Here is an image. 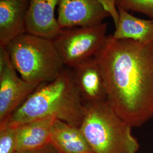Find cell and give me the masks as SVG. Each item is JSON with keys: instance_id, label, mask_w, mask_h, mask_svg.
Listing matches in <instances>:
<instances>
[{"instance_id": "6da1fadb", "label": "cell", "mask_w": 153, "mask_h": 153, "mask_svg": "<svg viewBox=\"0 0 153 153\" xmlns=\"http://www.w3.org/2000/svg\"><path fill=\"white\" fill-rule=\"evenodd\" d=\"M94 57L116 112L132 128L153 119V42L109 35Z\"/></svg>"}, {"instance_id": "7c38bea8", "label": "cell", "mask_w": 153, "mask_h": 153, "mask_svg": "<svg viewBox=\"0 0 153 153\" xmlns=\"http://www.w3.org/2000/svg\"><path fill=\"white\" fill-rule=\"evenodd\" d=\"M56 119L55 117H47L16 127V152L33 150L50 144L51 130Z\"/></svg>"}, {"instance_id": "5b68a950", "label": "cell", "mask_w": 153, "mask_h": 153, "mask_svg": "<svg viewBox=\"0 0 153 153\" xmlns=\"http://www.w3.org/2000/svg\"><path fill=\"white\" fill-rule=\"evenodd\" d=\"M108 24L63 28L53 40L66 67L72 68L83 61L94 57L107 38Z\"/></svg>"}, {"instance_id": "5bb4252c", "label": "cell", "mask_w": 153, "mask_h": 153, "mask_svg": "<svg viewBox=\"0 0 153 153\" xmlns=\"http://www.w3.org/2000/svg\"><path fill=\"white\" fill-rule=\"evenodd\" d=\"M118 7L141 13L153 19V0H116Z\"/></svg>"}, {"instance_id": "e0dca14e", "label": "cell", "mask_w": 153, "mask_h": 153, "mask_svg": "<svg viewBox=\"0 0 153 153\" xmlns=\"http://www.w3.org/2000/svg\"><path fill=\"white\" fill-rule=\"evenodd\" d=\"M15 153H59L54 147L51 145L48 144L43 148L28 151H19Z\"/></svg>"}, {"instance_id": "30bf717a", "label": "cell", "mask_w": 153, "mask_h": 153, "mask_svg": "<svg viewBox=\"0 0 153 153\" xmlns=\"http://www.w3.org/2000/svg\"><path fill=\"white\" fill-rule=\"evenodd\" d=\"M30 0H0V46L27 33L26 19Z\"/></svg>"}, {"instance_id": "277c9868", "label": "cell", "mask_w": 153, "mask_h": 153, "mask_svg": "<svg viewBox=\"0 0 153 153\" xmlns=\"http://www.w3.org/2000/svg\"><path fill=\"white\" fill-rule=\"evenodd\" d=\"M5 47L12 65L26 81L38 85L51 82L66 68L53 40L26 33Z\"/></svg>"}, {"instance_id": "9c48e42d", "label": "cell", "mask_w": 153, "mask_h": 153, "mask_svg": "<svg viewBox=\"0 0 153 153\" xmlns=\"http://www.w3.org/2000/svg\"><path fill=\"white\" fill-rule=\"evenodd\" d=\"M59 1L30 0L26 19L27 33L54 40L62 30L55 16Z\"/></svg>"}, {"instance_id": "9a60e30c", "label": "cell", "mask_w": 153, "mask_h": 153, "mask_svg": "<svg viewBox=\"0 0 153 153\" xmlns=\"http://www.w3.org/2000/svg\"><path fill=\"white\" fill-rule=\"evenodd\" d=\"M16 128L0 126V153H15L16 150Z\"/></svg>"}, {"instance_id": "7a4b0ae2", "label": "cell", "mask_w": 153, "mask_h": 153, "mask_svg": "<svg viewBox=\"0 0 153 153\" xmlns=\"http://www.w3.org/2000/svg\"><path fill=\"white\" fill-rule=\"evenodd\" d=\"M85 111V104L76 88L71 69L66 67L54 80L39 85L5 125L16 128L31 121L55 117L79 127Z\"/></svg>"}, {"instance_id": "8992f818", "label": "cell", "mask_w": 153, "mask_h": 153, "mask_svg": "<svg viewBox=\"0 0 153 153\" xmlns=\"http://www.w3.org/2000/svg\"><path fill=\"white\" fill-rule=\"evenodd\" d=\"M39 85L26 81L11 64L5 47L0 46V126Z\"/></svg>"}, {"instance_id": "8fae6325", "label": "cell", "mask_w": 153, "mask_h": 153, "mask_svg": "<svg viewBox=\"0 0 153 153\" xmlns=\"http://www.w3.org/2000/svg\"><path fill=\"white\" fill-rule=\"evenodd\" d=\"M50 144L59 153H94L79 127L56 119Z\"/></svg>"}, {"instance_id": "2e32d148", "label": "cell", "mask_w": 153, "mask_h": 153, "mask_svg": "<svg viewBox=\"0 0 153 153\" xmlns=\"http://www.w3.org/2000/svg\"><path fill=\"white\" fill-rule=\"evenodd\" d=\"M99 3L102 6L104 11L109 16L112 18V20L116 26L120 19V13L117 5L116 0H98Z\"/></svg>"}, {"instance_id": "52a82bcc", "label": "cell", "mask_w": 153, "mask_h": 153, "mask_svg": "<svg viewBox=\"0 0 153 153\" xmlns=\"http://www.w3.org/2000/svg\"><path fill=\"white\" fill-rule=\"evenodd\" d=\"M57 8L62 29L98 25L109 17L98 0H60Z\"/></svg>"}, {"instance_id": "ba28073f", "label": "cell", "mask_w": 153, "mask_h": 153, "mask_svg": "<svg viewBox=\"0 0 153 153\" xmlns=\"http://www.w3.org/2000/svg\"><path fill=\"white\" fill-rule=\"evenodd\" d=\"M70 69L85 104L107 100L104 78L95 57L83 61Z\"/></svg>"}, {"instance_id": "4fadbf2b", "label": "cell", "mask_w": 153, "mask_h": 153, "mask_svg": "<svg viewBox=\"0 0 153 153\" xmlns=\"http://www.w3.org/2000/svg\"><path fill=\"white\" fill-rule=\"evenodd\" d=\"M120 19L112 36L116 39H129L142 43L153 42V19H141L118 7Z\"/></svg>"}, {"instance_id": "3957f363", "label": "cell", "mask_w": 153, "mask_h": 153, "mask_svg": "<svg viewBox=\"0 0 153 153\" xmlns=\"http://www.w3.org/2000/svg\"><path fill=\"white\" fill-rule=\"evenodd\" d=\"M79 127L94 153H137L140 149L132 127L107 100L85 104Z\"/></svg>"}]
</instances>
